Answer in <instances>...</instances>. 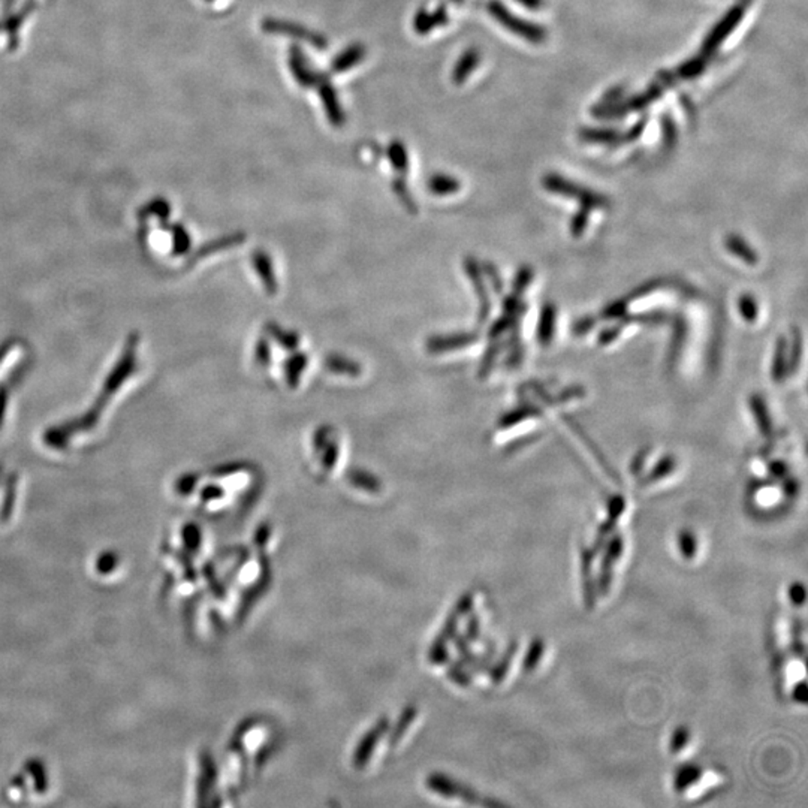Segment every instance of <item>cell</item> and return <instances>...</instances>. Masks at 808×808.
I'll list each match as a JSON object with an SVG mask.
<instances>
[{"instance_id":"obj_1","label":"cell","mask_w":808,"mask_h":808,"mask_svg":"<svg viewBox=\"0 0 808 808\" xmlns=\"http://www.w3.org/2000/svg\"><path fill=\"white\" fill-rule=\"evenodd\" d=\"M489 13L493 15V19L502 24L503 28H506L509 32L515 33L518 37L524 38L532 44H540L547 39V32L544 28H540L538 24L530 23L525 20L512 14L506 6L493 0L489 4Z\"/></svg>"},{"instance_id":"obj_2","label":"cell","mask_w":808,"mask_h":808,"mask_svg":"<svg viewBox=\"0 0 808 808\" xmlns=\"http://www.w3.org/2000/svg\"><path fill=\"white\" fill-rule=\"evenodd\" d=\"M262 30L269 35H284V37L293 38L297 41L306 42L316 50H324L328 46L324 35L313 32L311 29L304 28L302 24L293 23L288 20L265 19L262 21Z\"/></svg>"},{"instance_id":"obj_3","label":"cell","mask_w":808,"mask_h":808,"mask_svg":"<svg viewBox=\"0 0 808 808\" xmlns=\"http://www.w3.org/2000/svg\"><path fill=\"white\" fill-rule=\"evenodd\" d=\"M544 188L549 189V192L575 197L576 200H580L581 204H583V210L585 211H589L590 208H600V207L608 206L607 198L599 195V193L591 192L589 189L580 188L578 184L567 182L560 175L545 177Z\"/></svg>"},{"instance_id":"obj_4","label":"cell","mask_w":808,"mask_h":808,"mask_svg":"<svg viewBox=\"0 0 808 808\" xmlns=\"http://www.w3.org/2000/svg\"><path fill=\"white\" fill-rule=\"evenodd\" d=\"M315 89L316 92L319 93L320 101H322V106H324L325 115H327L329 123L336 126V128H342L343 124H344V120H346V115H344L342 104H340V99H338L336 87H334L327 73L322 72L319 80L316 82Z\"/></svg>"},{"instance_id":"obj_5","label":"cell","mask_w":808,"mask_h":808,"mask_svg":"<svg viewBox=\"0 0 808 808\" xmlns=\"http://www.w3.org/2000/svg\"><path fill=\"white\" fill-rule=\"evenodd\" d=\"M289 69H291L293 80L304 89H310V87L315 89L316 82L322 75V72L311 68L310 62L307 60L302 48L297 46L291 47V51H289Z\"/></svg>"},{"instance_id":"obj_6","label":"cell","mask_w":808,"mask_h":808,"mask_svg":"<svg viewBox=\"0 0 808 808\" xmlns=\"http://www.w3.org/2000/svg\"><path fill=\"white\" fill-rule=\"evenodd\" d=\"M480 340L478 333H457L449 334V336H434L427 340V351L430 353H445L447 351H455V349H463V347L471 346L473 343Z\"/></svg>"},{"instance_id":"obj_7","label":"cell","mask_w":808,"mask_h":808,"mask_svg":"<svg viewBox=\"0 0 808 808\" xmlns=\"http://www.w3.org/2000/svg\"><path fill=\"white\" fill-rule=\"evenodd\" d=\"M251 265H253V268H255L256 275L259 276L265 293L271 295V297L276 295L277 291H279V285H277V277H276L273 260L269 258L268 253L264 251H253V255H251Z\"/></svg>"},{"instance_id":"obj_8","label":"cell","mask_w":808,"mask_h":808,"mask_svg":"<svg viewBox=\"0 0 808 808\" xmlns=\"http://www.w3.org/2000/svg\"><path fill=\"white\" fill-rule=\"evenodd\" d=\"M464 267H466L467 276H469L472 285L475 286L478 298H480V322L482 324V322L489 319V310H491L489 293H487V288H485V284L482 282V271L476 264L475 259H472V258H467Z\"/></svg>"},{"instance_id":"obj_9","label":"cell","mask_w":808,"mask_h":808,"mask_svg":"<svg viewBox=\"0 0 808 808\" xmlns=\"http://www.w3.org/2000/svg\"><path fill=\"white\" fill-rule=\"evenodd\" d=\"M447 21H449V17H447V8L440 5L433 13L427 10L418 11L413 19V28H415L416 33L427 35V33L433 32V29L442 28Z\"/></svg>"},{"instance_id":"obj_10","label":"cell","mask_w":808,"mask_h":808,"mask_svg":"<svg viewBox=\"0 0 808 808\" xmlns=\"http://www.w3.org/2000/svg\"><path fill=\"white\" fill-rule=\"evenodd\" d=\"M366 53V47L360 44V42L351 44L342 53H338L334 57L333 64H331V72L343 73L349 71V69L355 68L356 64H361L362 60H364Z\"/></svg>"},{"instance_id":"obj_11","label":"cell","mask_w":808,"mask_h":808,"mask_svg":"<svg viewBox=\"0 0 808 808\" xmlns=\"http://www.w3.org/2000/svg\"><path fill=\"white\" fill-rule=\"evenodd\" d=\"M743 14H744V11L741 10V8H736V10L731 11L727 19L723 20L722 23H719L716 30L711 32V35L707 38L703 50H716L717 47L722 44L723 38H727V35L732 32L734 26L740 23V20L743 19Z\"/></svg>"},{"instance_id":"obj_12","label":"cell","mask_w":808,"mask_h":808,"mask_svg":"<svg viewBox=\"0 0 808 808\" xmlns=\"http://www.w3.org/2000/svg\"><path fill=\"white\" fill-rule=\"evenodd\" d=\"M480 62L481 53L476 48H469L464 51L454 68L453 81L458 86L466 82L467 78L471 77V73L478 68Z\"/></svg>"},{"instance_id":"obj_13","label":"cell","mask_w":808,"mask_h":808,"mask_svg":"<svg viewBox=\"0 0 808 808\" xmlns=\"http://www.w3.org/2000/svg\"><path fill=\"white\" fill-rule=\"evenodd\" d=\"M324 367L327 370L334 373V375H346L356 378V376H360L362 373L361 366L358 362L352 361L346 356L334 355V353L325 356Z\"/></svg>"},{"instance_id":"obj_14","label":"cell","mask_w":808,"mask_h":808,"mask_svg":"<svg viewBox=\"0 0 808 808\" xmlns=\"http://www.w3.org/2000/svg\"><path fill=\"white\" fill-rule=\"evenodd\" d=\"M307 364H309V356L302 352L293 353L285 361V376H286V382L291 388H297L302 375L307 369Z\"/></svg>"},{"instance_id":"obj_15","label":"cell","mask_w":808,"mask_h":808,"mask_svg":"<svg viewBox=\"0 0 808 808\" xmlns=\"http://www.w3.org/2000/svg\"><path fill=\"white\" fill-rule=\"evenodd\" d=\"M429 189L430 192L433 193V195L447 197V195L457 193L458 191L462 189V184H460L457 178L453 177V175L438 173L434 174V175H431V177L429 178Z\"/></svg>"},{"instance_id":"obj_16","label":"cell","mask_w":808,"mask_h":808,"mask_svg":"<svg viewBox=\"0 0 808 808\" xmlns=\"http://www.w3.org/2000/svg\"><path fill=\"white\" fill-rule=\"evenodd\" d=\"M265 329H267V334H268L269 337L275 338L276 343L286 349V351H295L300 346V337H298L297 333L280 328L279 325L273 324V322L265 325Z\"/></svg>"},{"instance_id":"obj_17","label":"cell","mask_w":808,"mask_h":808,"mask_svg":"<svg viewBox=\"0 0 808 808\" xmlns=\"http://www.w3.org/2000/svg\"><path fill=\"white\" fill-rule=\"evenodd\" d=\"M727 251L734 253V255L738 256L741 260H744L745 264H758V255H756V251H754L753 249L740 237V235H729V237L727 238Z\"/></svg>"},{"instance_id":"obj_18","label":"cell","mask_w":808,"mask_h":808,"mask_svg":"<svg viewBox=\"0 0 808 808\" xmlns=\"http://www.w3.org/2000/svg\"><path fill=\"white\" fill-rule=\"evenodd\" d=\"M554 324H556V309L553 304H545L540 313V322H539V342L544 346H549L553 338Z\"/></svg>"},{"instance_id":"obj_19","label":"cell","mask_w":808,"mask_h":808,"mask_svg":"<svg viewBox=\"0 0 808 808\" xmlns=\"http://www.w3.org/2000/svg\"><path fill=\"white\" fill-rule=\"evenodd\" d=\"M388 159L397 173L404 174L409 168V155L402 141H393L388 147Z\"/></svg>"},{"instance_id":"obj_20","label":"cell","mask_w":808,"mask_h":808,"mask_svg":"<svg viewBox=\"0 0 808 808\" xmlns=\"http://www.w3.org/2000/svg\"><path fill=\"white\" fill-rule=\"evenodd\" d=\"M246 235L242 233L226 235V237L219 238V240H216V242L206 244V247H202L201 251H200V255H208V253H213V251H225V249L240 246L242 242H246Z\"/></svg>"},{"instance_id":"obj_21","label":"cell","mask_w":808,"mask_h":808,"mask_svg":"<svg viewBox=\"0 0 808 808\" xmlns=\"http://www.w3.org/2000/svg\"><path fill=\"white\" fill-rule=\"evenodd\" d=\"M750 404H752V409H753L754 418L758 421L759 430L763 434L771 433V420H770V415H768L767 406H765L763 398L759 397V395H753L752 400H750Z\"/></svg>"},{"instance_id":"obj_22","label":"cell","mask_w":808,"mask_h":808,"mask_svg":"<svg viewBox=\"0 0 808 808\" xmlns=\"http://www.w3.org/2000/svg\"><path fill=\"white\" fill-rule=\"evenodd\" d=\"M786 367H787L786 366V340L780 337L778 338V343H777L776 360H774V370H772V376H774V379L777 382H780L783 379Z\"/></svg>"},{"instance_id":"obj_23","label":"cell","mask_w":808,"mask_h":808,"mask_svg":"<svg viewBox=\"0 0 808 808\" xmlns=\"http://www.w3.org/2000/svg\"><path fill=\"white\" fill-rule=\"evenodd\" d=\"M740 313L744 318L745 322H750V324L758 318V302L752 295H743L740 298Z\"/></svg>"},{"instance_id":"obj_24","label":"cell","mask_w":808,"mask_h":808,"mask_svg":"<svg viewBox=\"0 0 808 808\" xmlns=\"http://www.w3.org/2000/svg\"><path fill=\"white\" fill-rule=\"evenodd\" d=\"M255 361L258 362L260 367H267L268 366V362L271 361V347H269V343L267 342V338H259V340L256 342Z\"/></svg>"},{"instance_id":"obj_25","label":"cell","mask_w":808,"mask_h":808,"mask_svg":"<svg viewBox=\"0 0 808 808\" xmlns=\"http://www.w3.org/2000/svg\"><path fill=\"white\" fill-rule=\"evenodd\" d=\"M532 277H533V271H532L529 267H523V268H520L515 280H514V293H515V295L523 293V291L529 286Z\"/></svg>"},{"instance_id":"obj_26","label":"cell","mask_w":808,"mask_h":808,"mask_svg":"<svg viewBox=\"0 0 808 808\" xmlns=\"http://www.w3.org/2000/svg\"><path fill=\"white\" fill-rule=\"evenodd\" d=\"M498 352H500V346H498L496 343L489 347V351H487V353L484 355V360L481 362V378L489 375V370L493 369V364L494 361H496V358H498Z\"/></svg>"},{"instance_id":"obj_27","label":"cell","mask_w":808,"mask_h":808,"mask_svg":"<svg viewBox=\"0 0 808 808\" xmlns=\"http://www.w3.org/2000/svg\"><path fill=\"white\" fill-rule=\"evenodd\" d=\"M394 191H395L397 197L400 198V201L404 204L407 210L411 211V213H415V202H413V200L411 198V193L407 191L406 183H404V182H400V180L394 182Z\"/></svg>"},{"instance_id":"obj_28","label":"cell","mask_w":808,"mask_h":808,"mask_svg":"<svg viewBox=\"0 0 808 808\" xmlns=\"http://www.w3.org/2000/svg\"><path fill=\"white\" fill-rule=\"evenodd\" d=\"M530 415H533V413H532V409H518V411L511 412V413H507V415L503 416L498 424H500V427H502V429H507V427L515 425L516 422H520V421L525 420V418Z\"/></svg>"},{"instance_id":"obj_29","label":"cell","mask_w":808,"mask_h":808,"mask_svg":"<svg viewBox=\"0 0 808 808\" xmlns=\"http://www.w3.org/2000/svg\"><path fill=\"white\" fill-rule=\"evenodd\" d=\"M338 458V445L336 440H328L325 445L324 466L325 469H333Z\"/></svg>"},{"instance_id":"obj_30","label":"cell","mask_w":808,"mask_h":808,"mask_svg":"<svg viewBox=\"0 0 808 808\" xmlns=\"http://www.w3.org/2000/svg\"><path fill=\"white\" fill-rule=\"evenodd\" d=\"M587 220H589V215H587V211L583 210L575 216V219L572 222V234H574V237H581L583 233H584L585 226H587Z\"/></svg>"},{"instance_id":"obj_31","label":"cell","mask_w":808,"mask_h":808,"mask_svg":"<svg viewBox=\"0 0 808 808\" xmlns=\"http://www.w3.org/2000/svg\"><path fill=\"white\" fill-rule=\"evenodd\" d=\"M625 302H612L611 306L603 310V316H607L608 319H621V316L625 315Z\"/></svg>"},{"instance_id":"obj_32","label":"cell","mask_w":808,"mask_h":808,"mask_svg":"<svg viewBox=\"0 0 808 808\" xmlns=\"http://www.w3.org/2000/svg\"><path fill=\"white\" fill-rule=\"evenodd\" d=\"M329 433H331L329 427H320L316 430L315 436H313V447L316 451H320L328 443Z\"/></svg>"},{"instance_id":"obj_33","label":"cell","mask_w":808,"mask_h":808,"mask_svg":"<svg viewBox=\"0 0 808 808\" xmlns=\"http://www.w3.org/2000/svg\"><path fill=\"white\" fill-rule=\"evenodd\" d=\"M794 342L795 347L792 349V355H790V370H795V364H798L799 361V353H801V336H799V331L795 333Z\"/></svg>"},{"instance_id":"obj_34","label":"cell","mask_w":808,"mask_h":808,"mask_svg":"<svg viewBox=\"0 0 808 808\" xmlns=\"http://www.w3.org/2000/svg\"><path fill=\"white\" fill-rule=\"evenodd\" d=\"M485 273L489 276V279L493 282L494 289H498V293L502 291L503 285L502 280L498 277V273H496V268H494L491 264H484Z\"/></svg>"},{"instance_id":"obj_35","label":"cell","mask_w":808,"mask_h":808,"mask_svg":"<svg viewBox=\"0 0 808 808\" xmlns=\"http://www.w3.org/2000/svg\"><path fill=\"white\" fill-rule=\"evenodd\" d=\"M593 325L594 320L591 319V318H583V319L576 322L574 329H575L576 334H585L587 331H590V328H591Z\"/></svg>"},{"instance_id":"obj_36","label":"cell","mask_w":808,"mask_h":808,"mask_svg":"<svg viewBox=\"0 0 808 808\" xmlns=\"http://www.w3.org/2000/svg\"><path fill=\"white\" fill-rule=\"evenodd\" d=\"M516 2L523 4L525 8H530V10H539L544 4V0H516Z\"/></svg>"},{"instance_id":"obj_37","label":"cell","mask_w":808,"mask_h":808,"mask_svg":"<svg viewBox=\"0 0 808 808\" xmlns=\"http://www.w3.org/2000/svg\"><path fill=\"white\" fill-rule=\"evenodd\" d=\"M208 2H211V0H208Z\"/></svg>"}]
</instances>
